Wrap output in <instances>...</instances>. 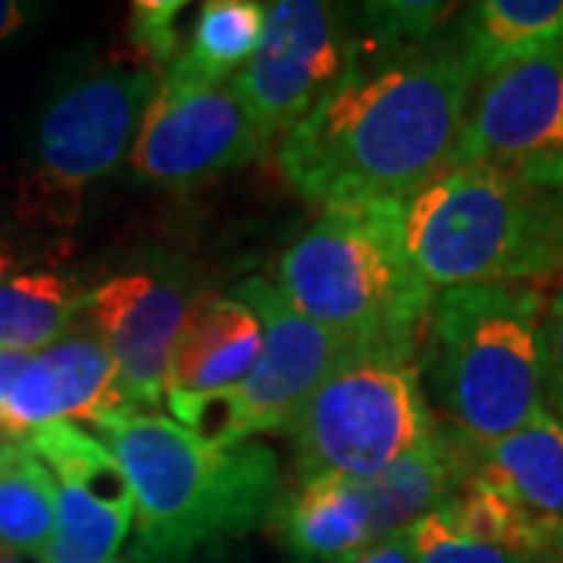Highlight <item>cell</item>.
<instances>
[{
    "mask_svg": "<svg viewBox=\"0 0 563 563\" xmlns=\"http://www.w3.org/2000/svg\"><path fill=\"white\" fill-rule=\"evenodd\" d=\"M85 291L57 273H20L0 282V347L44 351L66 339L81 313Z\"/></svg>",
    "mask_w": 563,
    "mask_h": 563,
    "instance_id": "19",
    "label": "cell"
},
{
    "mask_svg": "<svg viewBox=\"0 0 563 563\" xmlns=\"http://www.w3.org/2000/svg\"><path fill=\"white\" fill-rule=\"evenodd\" d=\"M279 542L303 563H354L376 544L361 479L317 476L276 507Z\"/></svg>",
    "mask_w": 563,
    "mask_h": 563,
    "instance_id": "14",
    "label": "cell"
},
{
    "mask_svg": "<svg viewBox=\"0 0 563 563\" xmlns=\"http://www.w3.org/2000/svg\"><path fill=\"white\" fill-rule=\"evenodd\" d=\"M410 539L417 548V563H542L520 558L498 544L479 542L473 536H463L448 523L439 507L410 526Z\"/></svg>",
    "mask_w": 563,
    "mask_h": 563,
    "instance_id": "25",
    "label": "cell"
},
{
    "mask_svg": "<svg viewBox=\"0 0 563 563\" xmlns=\"http://www.w3.org/2000/svg\"><path fill=\"white\" fill-rule=\"evenodd\" d=\"M13 266V254H10V247L3 244V239H0V279L7 276V269Z\"/></svg>",
    "mask_w": 563,
    "mask_h": 563,
    "instance_id": "31",
    "label": "cell"
},
{
    "mask_svg": "<svg viewBox=\"0 0 563 563\" xmlns=\"http://www.w3.org/2000/svg\"><path fill=\"white\" fill-rule=\"evenodd\" d=\"M273 139L239 88L163 81L132 144L135 176L163 188H195L257 161Z\"/></svg>",
    "mask_w": 563,
    "mask_h": 563,
    "instance_id": "9",
    "label": "cell"
},
{
    "mask_svg": "<svg viewBox=\"0 0 563 563\" xmlns=\"http://www.w3.org/2000/svg\"><path fill=\"white\" fill-rule=\"evenodd\" d=\"M404 244L435 295L563 266L548 191L488 166H444L404 201Z\"/></svg>",
    "mask_w": 563,
    "mask_h": 563,
    "instance_id": "5",
    "label": "cell"
},
{
    "mask_svg": "<svg viewBox=\"0 0 563 563\" xmlns=\"http://www.w3.org/2000/svg\"><path fill=\"white\" fill-rule=\"evenodd\" d=\"M544 563H563V544L554 551V554H548V561Z\"/></svg>",
    "mask_w": 563,
    "mask_h": 563,
    "instance_id": "33",
    "label": "cell"
},
{
    "mask_svg": "<svg viewBox=\"0 0 563 563\" xmlns=\"http://www.w3.org/2000/svg\"><path fill=\"white\" fill-rule=\"evenodd\" d=\"M263 25H266V3L207 0L195 16L191 38L161 79L176 85L229 81L257 54Z\"/></svg>",
    "mask_w": 563,
    "mask_h": 563,
    "instance_id": "17",
    "label": "cell"
},
{
    "mask_svg": "<svg viewBox=\"0 0 563 563\" xmlns=\"http://www.w3.org/2000/svg\"><path fill=\"white\" fill-rule=\"evenodd\" d=\"M463 54L483 79L498 66L563 44V0H485L466 7L457 32Z\"/></svg>",
    "mask_w": 563,
    "mask_h": 563,
    "instance_id": "16",
    "label": "cell"
},
{
    "mask_svg": "<svg viewBox=\"0 0 563 563\" xmlns=\"http://www.w3.org/2000/svg\"><path fill=\"white\" fill-rule=\"evenodd\" d=\"M51 363V373L60 391L63 420H88L101 426L110 417L135 410L122 388L117 361L98 339L88 335H66L57 344L41 351Z\"/></svg>",
    "mask_w": 563,
    "mask_h": 563,
    "instance_id": "21",
    "label": "cell"
},
{
    "mask_svg": "<svg viewBox=\"0 0 563 563\" xmlns=\"http://www.w3.org/2000/svg\"><path fill=\"white\" fill-rule=\"evenodd\" d=\"M544 344V391L551 398L554 417L563 422V288L551 301L542 322Z\"/></svg>",
    "mask_w": 563,
    "mask_h": 563,
    "instance_id": "26",
    "label": "cell"
},
{
    "mask_svg": "<svg viewBox=\"0 0 563 563\" xmlns=\"http://www.w3.org/2000/svg\"><path fill=\"white\" fill-rule=\"evenodd\" d=\"M279 291L347 342L410 357L435 298L404 244V201L388 198L325 207L282 254Z\"/></svg>",
    "mask_w": 563,
    "mask_h": 563,
    "instance_id": "4",
    "label": "cell"
},
{
    "mask_svg": "<svg viewBox=\"0 0 563 563\" xmlns=\"http://www.w3.org/2000/svg\"><path fill=\"white\" fill-rule=\"evenodd\" d=\"M113 563H117V561H113Z\"/></svg>",
    "mask_w": 563,
    "mask_h": 563,
    "instance_id": "35",
    "label": "cell"
},
{
    "mask_svg": "<svg viewBox=\"0 0 563 563\" xmlns=\"http://www.w3.org/2000/svg\"><path fill=\"white\" fill-rule=\"evenodd\" d=\"M95 429L135 495L132 558L139 563L217 561L279 507V461L263 442L217 448L144 410Z\"/></svg>",
    "mask_w": 563,
    "mask_h": 563,
    "instance_id": "2",
    "label": "cell"
},
{
    "mask_svg": "<svg viewBox=\"0 0 563 563\" xmlns=\"http://www.w3.org/2000/svg\"><path fill=\"white\" fill-rule=\"evenodd\" d=\"M357 10L363 25L361 38L369 51H404L435 44L439 29L448 25L461 7L439 0H376L361 3Z\"/></svg>",
    "mask_w": 563,
    "mask_h": 563,
    "instance_id": "23",
    "label": "cell"
},
{
    "mask_svg": "<svg viewBox=\"0 0 563 563\" xmlns=\"http://www.w3.org/2000/svg\"><path fill=\"white\" fill-rule=\"evenodd\" d=\"M548 207H551V220H554L558 239H561L563 244V185L561 188H551V191H548Z\"/></svg>",
    "mask_w": 563,
    "mask_h": 563,
    "instance_id": "30",
    "label": "cell"
},
{
    "mask_svg": "<svg viewBox=\"0 0 563 563\" xmlns=\"http://www.w3.org/2000/svg\"><path fill=\"white\" fill-rule=\"evenodd\" d=\"M185 10V0H135L129 7V41L144 69L163 76L176 63L185 47L179 32Z\"/></svg>",
    "mask_w": 563,
    "mask_h": 563,
    "instance_id": "24",
    "label": "cell"
},
{
    "mask_svg": "<svg viewBox=\"0 0 563 563\" xmlns=\"http://www.w3.org/2000/svg\"><path fill=\"white\" fill-rule=\"evenodd\" d=\"M57 529V479L29 444L0 448V548L35 554Z\"/></svg>",
    "mask_w": 563,
    "mask_h": 563,
    "instance_id": "20",
    "label": "cell"
},
{
    "mask_svg": "<svg viewBox=\"0 0 563 563\" xmlns=\"http://www.w3.org/2000/svg\"><path fill=\"white\" fill-rule=\"evenodd\" d=\"M542 298L520 282L444 288L422 325L420 376L448 432L501 442L544 410Z\"/></svg>",
    "mask_w": 563,
    "mask_h": 563,
    "instance_id": "3",
    "label": "cell"
},
{
    "mask_svg": "<svg viewBox=\"0 0 563 563\" xmlns=\"http://www.w3.org/2000/svg\"><path fill=\"white\" fill-rule=\"evenodd\" d=\"M448 166H488L542 191L561 188L563 44L479 79Z\"/></svg>",
    "mask_w": 563,
    "mask_h": 563,
    "instance_id": "8",
    "label": "cell"
},
{
    "mask_svg": "<svg viewBox=\"0 0 563 563\" xmlns=\"http://www.w3.org/2000/svg\"><path fill=\"white\" fill-rule=\"evenodd\" d=\"M369 54L282 139V176L303 201H410L451 163L479 81L461 41Z\"/></svg>",
    "mask_w": 563,
    "mask_h": 563,
    "instance_id": "1",
    "label": "cell"
},
{
    "mask_svg": "<svg viewBox=\"0 0 563 563\" xmlns=\"http://www.w3.org/2000/svg\"><path fill=\"white\" fill-rule=\"evenodd\" d=\"M201 301L179 263L129 269L85 291V320L117 361L122 388L135 410L151 413L166 398L169 357Z\"/></svg>",
    "mask_w": 563,
    "mask_h": 563,
    "instance_id": "10",
    "label": "cell"
},
{
    "mask_svg": "<svg viewBox=\"0 0 563 563\" xmlns=\"http://www.w3.org/2000/svg\"><path fill=\"white\" fill-rule=\"evenodd\" d=\"M288 563H303V561H298V558H295V561H288Z\"/></svg>",
    "mask_w": 563,
    "mask_h": 563,
    "instance_id": "34",
    "label": "cell"
},
{
    "mask_svg": "<svg viewBox=\"0 0 563 563\" xmlns=\"http://www.w3.org/2000/svg\"><path fill=\"white\" fill-rule=\"evenodd\" d=\"M263 351L257 313L235 295H203L169 357L166 395L232 391L251 376Z\"/></svg>",
    "mask_w": 563,
    "mask_h": 563,
    "instance_id": "13",
    "label": "cell"
},
{
    "mask_svg": "<svg viewBox=\"0 0 563 563\" xmlns=\"http://www.w3.org/2000/svg\"><path fill=\"white\" fill-rule=\"evenodd\" d=\"M157 88L144 66H98L57 88L32 132L22 210L57 225L79 220L81 191L120 166Z\"/></svg>",
    "mask_w": 563,
    "mask_h": 563,
    "instance_id": "7",
    "label": "cell"
},
{
    "mask_svg": "<svg viewBox=\"0 0 563 563\" xmlns=\"http://www.w3.org/2000/svg\"><path fill=\"white\" fill-rule=\"evenodd\" d=\"M135 523V507L110 504L76 485H57V529L41 563H113Z\"/></svg>",
    "mask_w": 563,
    "mask_h": 563,
    "instance_id": "22",
    "label": "cell"
},
{
    "mask_svg": "<svg viewBox=\"0 0 563 563\" xmlns=\"http://www.w3.org/2000/svg\"><path fill=\"white\" fill-rule=\"evenodd\" d=\"M0 563H25L20 554H13V551H7V548H0Z\"/></svg>",
    "mask_w": 563,
    "mask_h": 563,
    "instance_id": "32",
    "label": "cell"
},
{
    "mask_svg": "<svg viewBox=\"0 0 563 563\" xmlns=\"http://www.w3.org/2000/svg\"><path fill=\"white\" fill-rule=\"evenodd\" d=\"M232 295L247 303L263 325L261 361L239 388H232L244 439L285 429L301 410V404L335 369L361 354H383L366 351L307 320L285 301L279 285H269L266 279L239 282Z\"/></svg>",
    "mask_w": 563,
    "mask_h": 563,
    "instance_id": "11",
    "label": "cell"
},
{
    "mask_svg": "<svg viewBox=\"0 0 563 563\" xmlns=\"http://www.w3.org/2000/svg\"><path fill=\"white\" fill-rule=\"evenodd\" d=\"M439 510L463 536L507 548L529 561L544 563L563 544V520L529 510L476 473H470Z\"/></svg>",
    "mask_w": 563,
    "mask_h": 563,
    "instance_id": "18",
    "label": "cell"
},
{
    "mask_svg": "<svg viewBox=\"0 0 563 563\" xmlns=\"http://www.w3.org/2000/svg\"><path fill=\"white\" fill-rule=\"evenodd\" d=\"M354 563H417V548H413V539H410V529L373 544Z\"/></svg>",
    "mask_w": 563,
    "mask_h": 563,
    "instance_id": "27",
    "label": "cell"
},
{
    "mask_svg": "<svg viewBox=\"0 0 563 563\" xmlns=\"http://www.w3.org/2000/svg\"><path fill=\"white\" fill-rule=\"evenodd\" d=\"M536 514L563 520V422L544 407L501 442L473 448V470Z\"/></svg>",
    "mask_w": 563,
    "mask_h": 563,
    "instance_id": "15",
    "label": "cell"
},
{
    "mask_svg": "<svg viewBox=\"0 0 563 563\" xmlns=\"http://www.w3.org/2000/svg\"><path fill=\"white\" fill-rule=\"evenodd\" d=\"M301 479H369L435 439L439 420L410 354H361L335 369L285 426Z\"/></svg>",
    "mask_w": 563,
    "mask_h": 563,
    "instance_id": "6",
    "label": "cell"
},
{
    "mask_svg": "<svg viewBox=\"0 0 563 563\" xmlns=\"http://www.w3.org/2000/svg\"><path fill=\"white\" fill-rule=\"evenodd\" d=\"M25 22H29V10L22 3L0 0V44L10 38V35H16Z\"/></svg>",
    "mask_w": 563,
    "mask_h": 563,
    "instance_id": "29",
    "label": "cell"
},
{
    "mask_svg": "<svg viewBox=\"0 0 563 563\" xmlns=\"http://www.w3.org/2000/svg\"><path fill=\"white\" fill-rule=\"evenodd\" d=\"M29 361H32V354H25V351H3L0 347V404L7 401L10 388L16 385Z\"/></svg>",
    "mask_w": 563,
    "mask_h": 563,
    "instance_id": "28",
    "label": "cell"
},
{
    "mask_svg": "<svg viewBox=\"0 0 563 563\" xmlns=\"http://www.w3.org/2000/svg\"><path fill=\"white\" fill-rule=\"evenodd\" d=\"M351 60L342 35V13L320 0L266 3V25L257 54L232 85L273 135L303 120L322 95L342 79Z\"/></svg>",
    "mask_w": 563,
    "mask_h": 563,
    "instance_id": "12",
    "label": "cell"
}]
</instances>
